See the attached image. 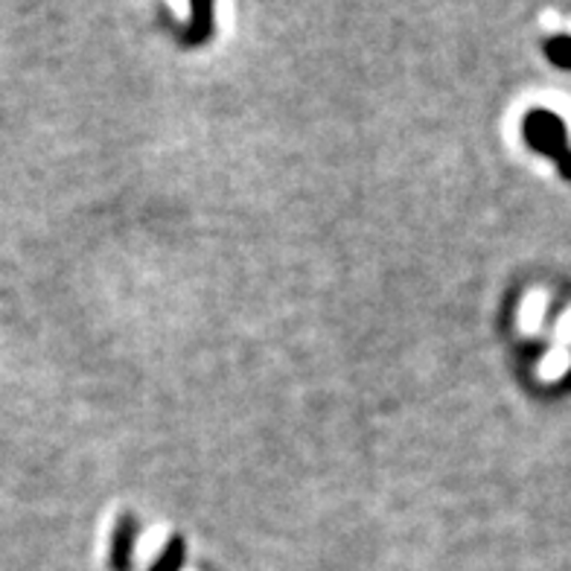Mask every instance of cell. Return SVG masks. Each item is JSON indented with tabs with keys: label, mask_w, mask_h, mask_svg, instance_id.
I'll list each match as a JSON object with an SVG mask.
<instances>
[{
	"label": "cell",
	"mask_w": 571,
	"mask_h": 571,
	"mask_svg": "<svg viewBox=\"0 0 571 571\" xmlns=\"http://www.w3.org/2000/svg\"><path fill=\"white\" fill-rule=\"evenodd\" d=\"M132 545H134V519L125 513L117 522L114 534V548H111V560H114V571H129L132 569Z\"/></svg>",
	"instance_id": "7a4b0ae2"
},
{
	"label": "cell",
	"mask_w": 571,
	"mask_h": 571,
	"mask_svg": "<svg viewBox=\"0 0 571 571\" xmlns=\"http://www.w3.org/2000/svg\"><path fill=\"white\" fill-rule=\"evenodd\" d=\"M181 566H184V539L172 536L170 545L163 548L161 560L153 566V571H181Z\"/></svg>",
	"instance_id": "277c9868"
},
{
	"label": "cell",
	"mask_w": 571,
	"mask_h": 571,
	"mask_svg": "<svg viewBox=\"0 0 571 571\" xmlns=\"http://www.w3.org/2000/svg\"><path fill=\"white\" fill-rule=\"evenodd\" d=\"M545 53H548V59H551L554 64L571 68V38H551V41L545 45Z\"/></svg>",
	"instance_id": "5b68a950"
},
{
	"label": "cell",
	"mask_w": 571,
	"mask_h": 571,
	"mask_svg": "<svg viewBox=\"0 0 571 571\" xmlns=\"http://www.w3.org/2000/svg\"><path fill=\"white\" fill-rule=\"evenodd\" d=\"M525 137L534 146L536 153L551 155L557 167H560L562 179L571 181V146H569V132L566 125L554 111H539L534 108L525 117Z\"/></svg>",
	"instance_id": "6da1fadb"
},
{
	"label": "cell",
	"mask_w": 571,
	"mask_h": 571,
	"mask_svg": "<svg viewBox=\"0 0 571 571\" xmlns=\"http://www.w3.org/2000/svg\"><path fill=\"white\" fill-rule=\"evenodd\" d=\"M210 15H214V7H210L207 0L193 3V19H196L193 24H196V29L187 33L190 45H198V41H205V38L210 36Z\"/></svg>",
	"instance_id": "3957f363"
}]
</instances>
